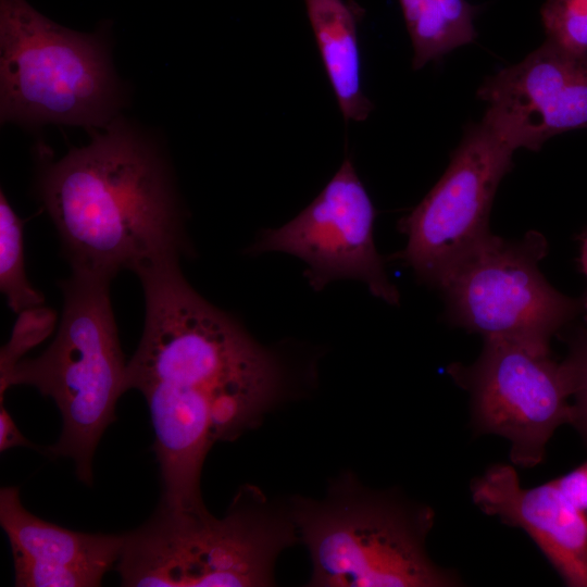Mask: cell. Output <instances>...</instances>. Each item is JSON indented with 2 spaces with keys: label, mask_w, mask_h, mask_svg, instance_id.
Here are the masks:
<instances>
[{
  "label": "cell",
  "mask_w": 587,
  "mask_h": 587,
  "mask_svg": "<svg viewBox=\"0 0 587 587\" xmlns=\"http://www.w3.org/2000/svg\"><path fill=\"white\" fill-rule=\"evenodd\" d=\"M57 314L42 305L18 313L9 341L0 351V378L7 376L22 357L42 342L54 329Z\"/></svg>",
  "instance_id": "cell-18"
},
{
  "label": "cell",
  "mask_w": 587,
  "mask_h": 587,
  "mask_svg": "<svg viewBox=\"0 0 587 587\" xmlns=\"http://www.w3.org/2000/svg\"><path fill=\"white\" fill-rule=\"evenodd\" d=\"M299 541L287 502L241 486L223 517L207 507L159 503L140 527L124 534L115 564L126 587H265L280 553Z\"/></svg>",
  "instance_id": "cell-3"
},
{
  "label": "cell",
  "mask_w": 587,
  "mask_h": 587,
  "mask_svg": "<svg viewBox=\"0 0 587 587\" xmlns=\"http://www.w3.org/2000/svg\"><path fill=\"white\" fill-rule=\"evenodd\" d=\"M39 196L72 271L113 278L189 250L166 165L117 118L93 130L89 145L48 162Z\"/></svg>",
  "instance_id": "cell-2"
},
{
  "label": "cell",
  "mask_w": 587,
  "mask_h": 587,
  "mask_svg": "<svg viewBox=\"0 0 587 587\" xmlns=\"http://www.w3.org/2000/svg\"><path fill=\"white\" fill-rule=\"evenodd\" d=\"M513 152L482 122L466 128L444 175L399 224L407 246L397 257L417 278L440 287L492 235L489 213Z\"/></svg>",
  "instance_id": "cell-8"
},
{
  "label": "cell",
  "mask_w": 587,
  "mask_h": 587,
  "mask_svg": "<svg viewBox=\"0 0 587 587\" xmlns=\"http://www.w3.org/2000/svg\"><path fill=\"white\" fill-rule=\"evenodd\" d=\"M24 222L0 192V288L14 312L42 305L43 296L27 280L24 265Z\"/></svg>",
  "instance_id": "cell-16"
},
{
  "label": "cell",
  "mask_w": 587,
  "mask_h": 587,
  "mask_svg": "<svg viewBox=\"0 0 587 587\" xmlns=\"http://www.w3.org/2000/svg\"><path fill=\"white\" fill-rule=\"evenodd\" d=\"M317 49L347 121L361 122L372 111L361 80L357 20L344 0H303Z\"/></svg>",
  "instance_id": "cell-14"
},
{
  "label": "cell",
  "mask_w": 587,
  "mask_h": 587,
  "mask_svg": "<svg viewBox=\"0 0 587 587\" xmlns=\"http://www.w3.org/2000/svg\"><path fill=\"white\" fill-rule=\"evenodd\" d=\"M311 560L310 587H445L458 584L426 552L434 512L391 491L373 490L351 472L316 500H287Z\"/></svg>",
  "instance_id": "cell-4"
},
{
  "label": "cell",
  "mask_w": 587,
  "mask_h": 587,
  "mask_svg": "<svg viewBox=\"0 0 587 587\" xmlns=\"http://www.w3.org/2000/svg\"><path fill=\"white\" fill-rule=\"evenodd\" d=\"M14 447L35 448L21 433L3 402H0V451L4 452Z\"/></svg>",
  "instance_id": "cell-21"
},
{
  "label": "cell",
  "mask_w": 587,
  "mask_h": 587,
  "mask_svg": "<svg viewBox=\"0 0 587 587\" xmlns=\"http://www.w3.org/2000/svg\"><path fill=\"white\" fill-rule=\"evenodd\" d=\"M571 369L574 384L572 425L587 441V336L580 338L565 360Z\"/></svg>",
  "instance_id": "cell-19"
},
{
  "label": "cell",
  "mask_w": 587,
  "mask_h": 587,
  "mask_svg": "<svg viewBox=\"0 0 587 587\" xmlns=\"http://www.w3.org/2000/svg\"><path fill=\"white\" fill-rule=\"evenodd\" d=\"M477 95L488 104L483 124L514 150H538L555 135L587 128V54L546 40L488 77Z\"/></svg>",
  "instance_id": "cell-11"
},
{
  "label": "cell",
  "mask_w": 587,
  "mask_h": 587,
  "mask_svg": "<svg viewBox=\"0 0 587 587\" xmlns=\"http://www.w3.org/2000/svg\"><path fill=\"white\" fill-rule=\"evenodd\" d=\"M111 279L72 271L60 284L64 303L55 338L39 357L22 359L0 378V402L15 385L33 386L54 401L62 432L48 454L71 459L77 478L87 486L92 485L96 448L116 420L118 398L127 391Z\"/></svg>",
  "instance_id": "cell-5"
},
{
  "label": "cell",
  "mask_w": 587,
  "mask_h": 587,
  "mask_svg": "<svg viewBox=\"0 0 587 587\" xmlns=\"http://www.w3.org/2000/svg\"><path fill=\"white\" fill-rule=\"evenodd\" d=\"M0 524L11 546L16 587L100 586L124 542V534L76 532L36 516L15 486L0 489Z\"/></svg>",
  "instance_id": "cell-12"
},
{
  "label": "cell",
  "mask_w": 587,
  "mask_h": 587,
  "mask_svg": "<svg viewBox=\"0 0 587 587\" xmlns=\"http://www.w3.org/2000/svg\"><path fill=\"white\" fill-rule=\"evenodd\" d=\"M145 324L127 362L126 390L145 397L154 432L161 500L203 504L200 479L218 441L258 427L271 411L302 396L313 382L310 361L260 344L232 315L186 280L179 259L141 272Z\"/></svg>",
  "instance_id": "cell-1"
},
{
  "label": "cell",
  "mask_w": 587,
  "mask_h": 587,
  "mask_svg": "<svg viewBox=\"0 0 587 587\" xmlns=\"http://www.w3.org/2000/svg\"><path fill=\"white\" fill-rule=\"evenodd\" d=\"M474 503L486 514L520 527L571 587H587V519L555 479L523 488L514 467L496 464L471 483Z\"/></svg>",
  "instance_id": "cell-13"
},
{
  "label": "cell",
  "mask_w": 587,
  "mask_h": 587,
  "mask_svg": "<svg viewBox=\"0 0 587 587\" xmlns=\"http://www.w3.org/2000/svg\"><path fill=\"white\" fill-rule=\"evenodd\" d=\"M540 14L548 41L587 54V0H547Z\"/></svg>",
  "instance_id": "cell-17"
},
{
  "label": "cell",
  "mask_w": 587,
  "mask_h": 587,
  "mask_svg": "<svg viewBox=\"0 0 587 587\" xmlns=\"http://www.w3.org/2000/svg\"><path fill=\"white\" fill-rule=\"evenodd\" d=\"M452 375L471 394L475 428L507 438L515 465L539 464L554 430L572 423V372L549 349L486 339L478 360Z\"/></svg>",
  "instance_id": "cell-9"
},
{
  "label": "cell",
  "mask_w": 587,
  "mask_h": 587,
  "mask_svg": "<svg viewBox=\"0 0 587 587\" xmlns=\"http://www.w3.org/2000/svg\"><path fill=\"white\" fill-rule=\"evenodd\" d=\"M120 88L99 35L65 28L26 0H0L2 122L105 127Z\"/></svg>",
  "instance_id": "cell-6"
},
{
  "label": "cell",
  "mask_w": 587,
  "mask_h": 587,
  "mask_svg": "<svg viewBox=\"0 0 587 587\" xmlns=\"http://www.w3.org/2000/svg\"><path fill=\"white\" fill-rule=\"evenodd\" d=\"M554 479L576 510L587 519V461Z\"/></svg>",
  "instance_id": "cell-20"
},
{
  "label": "cell",
  "mask_w": 587,
  "mask_h": 587,
  "mask_svg": "<svg viewBox=\"0 0 587 587\" xmlns=\"http://www.w3.org/2000/svg\"><path fill=\"white\" fill-rule=\"evenodd\" d=\"M547 242L538 233L509 241L491 235L440 285L452 320L486 339L549 349L577 312L539 271Z\"/></svg>",
  "instance_id": "cell-7"
},
{
  "label": "cell",
  "mask_w": 587,
  "mask_h": 587,
  "mask_svg": "<svg viewBox=\"0 0 587 587\" xmlns=\"http://www.w3.org/2000/svg\"><path fill=\"white\" fill-rule=\"evenodd\" d=\"M580 262H582L583 272L587 277V236L585 237V239L583 241V245H582ZM583 308H584V312H585V320L587 322V295L585 297Z\"/></svg>",
  "instance_id": "cell-22"
},
{
  "label": "cell",
  "mask_w": 587,
  "mask_h": 587,
  "mask_svg": "<svg viewBox=\"0 0 587 587\" xmlns=\"http://www.w3.org/2000/svg\"><path fill=\"white\" fill-rule=\"evenodd\" d=\"M376 211L350 159H345L316 198L296 217L259 234L248 252H283L305 264L309 285L320 291L339 279L364 283L389 304L400 295L374 242Z\"/></svg>",
  "instance_id": "cell-10"
},
{
  "label": "cell",
  "mask_w": 587,
  "mask_h": 587,
  "mask_svg": "<svg viewBox=\"0 0 587 587\" xmlns=\"http://www.w3.org/2000/svg\"><path fill=\"white\" fill-rule=\"evenodd\" d=\"M420 68L476 38L478 8L465 0H399Z\"/></svg>",
  "instance_id": "cell-15"
}]
</instances>
